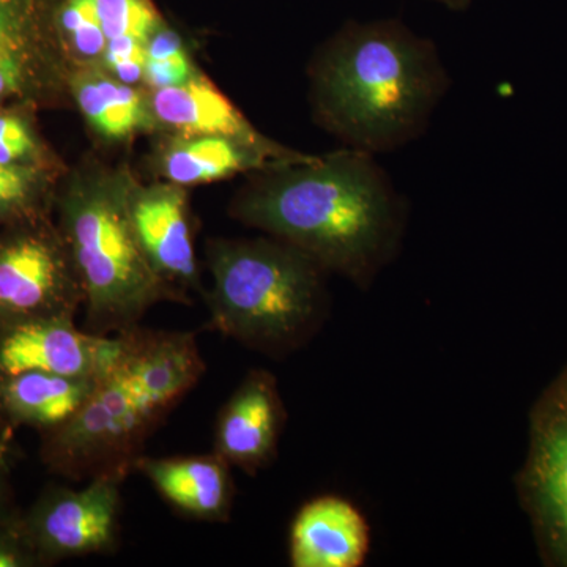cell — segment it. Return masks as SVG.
Here are the masks:
<instances>
[{
	"label": "cell",
	"instance_id": "cell-25",
	"mask_svg": "<svg viewBox=\"0 0 567 567\" xmlns=\"http://www.w3.org/2000/svg\"><path fill=\"white\" fill-rule=\"evenodd\" d=\"M37 82L18 70L0 69V103L11 96H25L35 91Z\"/></svg>",
	"mask_w": 567,
	"mask_h": 567
},
{
	"label": "cell",
	"instance_id": "cell-7",
	"mask_svg": "<svg viewBox=\"0 0 567 567\" xmlns=\"http://www.w3.org/2000/svg\"><path fill=\"white\" fill-rule=\"evenodd\" d=\"M514 486L540 561L567 567V363L529 410L527 456Z\"/></svg>",
	"mask_w": 567,
	"mask_h": 567
},
{
	"label": "cell",
	"instance_id": "cell-24",
	"mask_svg": "<svg viewBox=\"0 0 567 567\" xmlns=\"http://www.w3.org/2000/svg\"><path fill=\"white\" fill-rule=\"evenodd\" d=\"M41 561L24 516L17 507L0 514V567H39Z\"/></svg>",
	"mask_w": 567,
	"mask_h": 567
},
{
	"label": "cell",
	"instance_id": "cell-3",
	"mask_svg": "<svg viewBox=\"0 0 567 567\" xmlns=\"http://www.w3.org/2000/svg\"><path fill=\"white\" fill-rule=\"evenodd\" d=\"M122 334V352L87 404L69 423L41 435V461L55 475L87 481L133 473L148 436L205 374L194 333L140 324Z\"/></svg>",
	"mask_w": 567,
	"mask_h": 567
},
{
	"label": "cell",
	"instance_id": "cell-1",
	"mask_svg": "<svg viewBox=\"0 0 567 567\" xmlns=\"http://www.w3.org/2000/svg\"><path fill=\"white\" fill-rule=\"evenodd\" d=\"M230 215L369 290L401 252L410 205L375 155L341 147L252 173Z\"/></svg>",
	"mask_w": 567,
	"mask_h": 567
},
{
	"label": "cell",
	"instance_id": "cell-14",
	"mask_svg": "<svg viewBox=\"0 0 567 567\" xmlns=\"http://www.w3.org/2000/svg\"><path fill=\"white\" fill-rule=\"evenodd\" d=\"M233 466L218 454L147 457L142 454L133 473L147 477L164 502L178 513L203 522H227L233 513Z\"/></svg>",
	"mask_w": 567,
	"mask_h": 567
},
{
	"label": "cell",
	"instance_id": "cell-18",
	"mask_svg": "<svg viewBox=\"0 0 567 567\" xmlns=\"http://www.w3.org/2000/svg\"><path fill=\"white\" fill-rule=\"evenodd\" d=\"M43 0H0V69L28 74L39 84L47 66Z\"/></svg>",
	"mask_w": 567,
	"mask_h": 567
},
{
	"label": "cell",
	"instance_id": "cell-21",
	"mask_svg": "<svg viewBox=\"0 0 567 567\" xmlns=\"http://www.w3.org/2000/svg\"><path fill=\"white\" fill-rule=\"evenodd\" d=\"M55 35L74 61L102 65L107 39L96 0H61L52 18Z\"/></svg>",
	"mask_w": 567,
	"mask_h": 567
},
{
	"label": "cell",
	"instance_id": "cell-16",
	"mask_svg": "<svg viewBox=\"0 0 567 567\" xmlns=\"http://www.w3.org/2000/svg\"><path fill=\"white\" fill-rule=\"evenodd\" d=\"M286 163L292 162L276 158L270 153L230 137L178 134L169 144L164 145L159 153L158 167L166 182L186 188L224 181L237 174L259 173Z\"/></svg>",
	"mask_w": 567,
	"mask_h": 567
},
{
	"label": "cell",
	"instance_id": "cell-12",
	"mask_svg": "<svg viewBox=\"0 0 567 567\" xmlns=\"http://www.w3.org/2000/svg\"><path fill=\"white\" fill-rule=\"evenodd\" d=\"M148 104L153 121L182 136H226L286 162L306 156L257 132L240 110L200 73L185 84L153 91Z\"/></svg>",
	"mask_w": 567,
	"mask_h": 567
},
{
	"label": "cell",
	"instance_id": "cell-19",
	"mask_svg": "<svg viewBox=\"0 0 567 567\" xmlns=\"http://www.w3.org/2000/svg\"><path fill=\"white\" fill-rule=\"evenodd\" d=\"M54 166L0 162V227L51 216Z\"/></svg>",
	"mask_w": 567,
	"mask_h": 567
},
{
	"label": "cell",
	"instance_id": "cell-9",
	"mask_svg": "<svg viewBox=\"0 0 567 567\" xmlns=\"http://www.w3.org/2000/svg\"><path fill=\"white\" fill-rule=\"evenodd\" d=\"M76 319L0 322V380L22 372L100 379L117 361L123 334L78 328Z\"/></svg>",
	"mask_w": 567,
	"mask_h": 567
},
{
	"label": "cell",
	"instance_id": "cell-15",
	"mask_svg": "<svg viewBox=\"0 0 567 567\" xmlns=\"http://www.w3.org/2000/svg\"><path fill=\"white\" fill-rule=\"evenodd\" d=\"M100 379L51 372L7 377L0 380V412L11 429L32 427L48 434L80 413Z\"/></svg>",
	"mask_w": 567,
	"mask_h": 567
},
{
	"label": "cell",
	"instance_id": "cell-4",
	"mask_svg": "<svg viewBox=\"0 0 567 567\" xmlns=\"http://www.w3.org/2000/svg\"><path fill=\"white\" fill-rule=\"evenodd\" d=\"M132 175L89 167L55 193L59 230L84 290V330L117 336L166 301L189 303L145 259L130 216Z\"/></svg>",
	"mask_w": 567,
	"mask_h": 567
},
{
	"label": "cell",
	"instance_id": "cell-2",
	"mask_svg": "<svg viewBox=\"0 0 567 567\" xmlns=\"http://www.w3.org/2000/svg\"><path fill=\"white\" fill-rule=\"evenodd\" d=\"M308 78L317 125L375 156L421 140L453 85L434 41L395 18L347 21L315 52Z\"/></svg>",
	"mask_w": 567,
	"mask_h": 567
},
{
	"label": "cell",
	"instance_id": "cell-26",
	"mask_svg": "<svg viewBox=\"0 0 567 567\" xmlns=\"http://www.w3.org/2000/svg\"><path fill=\"white\" fill-rule=\"evenodd\" d=\"M11 443L0 442V514L14 509L10 468Z\"/></svg>",
	"mask_w": 567,
	"mask_h": 567
},
{
	"label": "cell",
	"instance_id": "cell-6",
	"mask_svg": "<svg viewBox=\"0 0 567 567\" xmlns=\"http://www.w3.org/2000/svg\"><path fill=\"white\" fill-rule=\"evenodd\" d=\"M80 276L51 216L0 227V322L76 319Z\"/></svg>",
	"mask_w": 567,
	"mask_h": 567
},
{
	"label": "cell",
	"instance_id": "cell-5",
	"mask_svg": "<svg viewBox=\"0 0 567 567\" xmlns=\"http://www.w3.org/2000/svg\"><path fill=\"white\" fill-rule=\"evenodd\" d=\"M208 327L248 349L282 358L327 322V271L278 238L208 241Z\"/></svg>",
	"mask_w": 567,
	"mask_h": 567
},
{
	"label": "cell",
	"instance_id": "cell-20",
	"mask_svg": "<svg viewBox=\"0 0 567 567\" xmlns=\"http://www.w3.org/2000/svg\"><path fill=\"white\" fill-rule=\"evenodd\" d=\"M104 35V59L132 61L145 58L152 33L162 24L152 0H96Z\"/></svg>",
	"mask_w": 567,
	"mask_h": 567
},
{
	"label": "cell",
	"instance_id": "cell-17",
	"mask_svg": "<svg viewBox=\"0 0 567 567\" xmlns=\"http://www.w3.org/2000/svg\"><path fill=\"white\" fill-rule=\"evenodd\" d=\"M71 92L85 121L104 140L123 141L155 123L148 99L136 85L115 80L99 66L76 71Z\"/></svg>",
	"mask_w": 567,
	"mask_h": 567
},
{
	"label": "cell",
	"instance_id": "cell-13",
	"mask_svg": "<svg viewBox=\"0 0 567 567\" xmlns=\"http://www.w3.org/2000/svg\"><path fill=\"white\" fill-rule=\"evenodd\" d=\"M371 529L352 502L338 495L306 503L289 533L293 567H360L368 559Z\"/></svg>",
	"mask_w": 567,
	"mask_h": 567
},
{
	"label": "cell",
	"instance_id": "cell-11",
	"mask_svg": "<svg viewBox=\"0 0 567 567\" xmlns=\"http://www.w3.org/2000/svg\"><path fill=\"white\" fill-rule=\"evenodd\" d=\"M287 413L278 380L252 369L230 395L216 421L213 453L254 476L278 456Z\"/></svg>",
	"mask_w": 567,
	"mask_h": 567
},
{
	"label": "cell",
	"instance_id": "cell-10",
	"mask_svg": "<svg viewBox=\"0 0 567 567\" xmlns=\"http://www.w3.org/2000/svg\"><path fill=\"white\" fill-rule=\"evenodd\" d=\"M130 216L145 259L167 286L188 298L199 292L188 194L175 183L144 186L133 182Z\"/></svg>",
	"mask_w": 567,
	"mask_h": 567
},
{
	"label": "cell",
	"instance_id": "cell-23",
	"mask_svg": "<svg viewBox=\"0 0 567 567\" xmlns=\"http://www.w3.org/2000/svg\"><path fill=\"white\" fill-rule=\"evenodd\" d=\"M0 162L52 166L47 145L22 111L0 110Z\"/></svg>",
	"mask_w": 567,
	"mask_h": 567
},
{
	"label": "cell",
	"instance_id": "cell-22",
	"mask_svg": "<svg viewBox=\"0 0 567 567\" xmlns=\"http://www.w3.org/2000/svg\"><path fill=\"white\" fill-rule=\"evenodd\" d=\"M197 73L199 71L194 69L181 35L162 22L147 41L142 81L152 91H158L185 84Z\"/></svg>",
	"mask_w": 567,
	"mask_h": 567
},
{
	"label": "cell",
	"instance_id": "cell-8",
	"mask_svg": "<svg viewBox=\"0 0 567 567\" xmlns=\"http://www.w3.org/2000/svg\"><path fill=\"white\" fill-rule=\"evenodd\" d=\"M125 473H103L81 488H44L24 516L41 561L112 554L121 540L122 486Z\"/></svg>",
	"mask_w": 567,
	"mask_h": 567
},
{
	"label": "cell",
	"instance_id": "cell-28",
	"mask_svg": "<svg viewBox=\"0 0 567 567\" xmlns=\"http://www.w3.org/2000/svg\"><path fill=\"white\" fill-rule=\"evenodd\" d=\"M11 434H13V429L10 427L2 412H0V442L11 443Z\"/></svg>",
	"mask_w": 567,
	"mask_h": 567
},
{
	"label": "cell",
	"instance_id": "cell-27",
	"mask_svg": "<svg viewBox=\"0 0 567 567\" xmlns=\"http://www.w3.org/2000/svg\"><path fill=\"white\" fill-rule=\"evenodd\" d=\"M436 3H442L446 9L453 11H465L472 6L473 0H434Z\"/></svg>",
	"mask_w": 567,
	"mask_h": 567
}]
</instances>
